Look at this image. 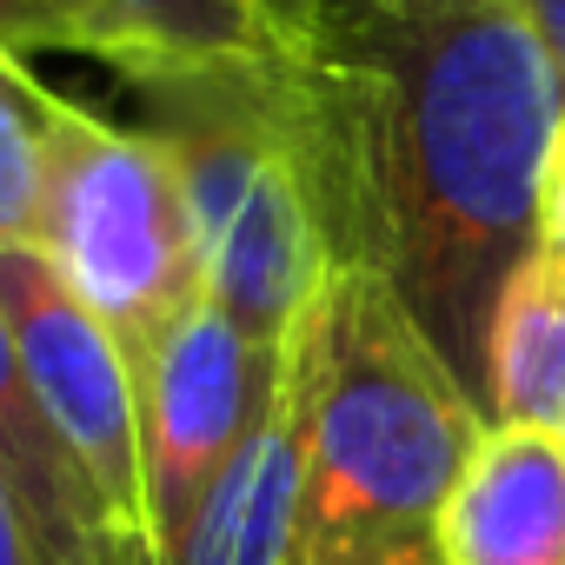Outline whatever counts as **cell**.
I'll use <instances>...</instances> for the list:
<instances>
[{"label": "cell", "instance_id": "cell-1", "mask_svg": "<svg viewBox=\"0 0 565 565\" xmlns=\"http://www.w3.org/2000/svg\"><path fill=\"white\" fill-rule=\"evenodd\" d=\"M333 266L399 294L486 406V340L539 253L565 74L519 0H333L279 54Z\"/></svg>", "mask_w": 565, "mask_h": 565}, {"label": "cell", "instance_id": "cell-2", "mask_svg": "<svg viewBox=\"0 0 565 565\" xmlns=\"http://www.w3.org/2000/svg\"><path fill=\"white\" fill-rule=\"evenodd\" d=\"M307 439V565H446V505L492 433L399 294L333 266L287 347Z\"/></svg>", "mask_w": 565, "mask_h": 565}, {"label": "cell", "instance_id": "cell-3", "mask_svg": "<svg viewBox=\"0 0 565 565\" xmlns=\"http://www.w3.org/2000/svg\"><path fill=\"white\" fill-rule=\"evenodd\" d=\"M180 186L206 300L259 347H294L333 253L300 167L279 61H206L127 81Z\"/></svg>", "mask_w": 565, "mask_h": 565}, {"label": "cell", "instance_id": "cell-4", "mask_svg": "<svg viewBox=\"0 0 565 565\" xmlns=\"http://www.w3.org/2000/svg\"><path fill=\"white\" fill-rule=\"evenodd\" d=\"M41 253L67 279V294L127 347V360H140L186 307L206 300L193 226L160 140L147 127L100 120L81 100L61 114Z\"/></svg>", "mask_w": 565, "mask_h": 565}, {"label": "cell", "instance_id": "cell-5", "mask_svg": "<svg viewBox=\"0 0 565 565\" xmlns=\"http://www.w3.org/2000/svg\"><path fill=\"white\" fill-rule=\"evenodd\" d=\"M0 313L14 327L28 386L54 426V439L74 452L114 525L153 558L147 532V466H140V380L127 347L67 294V279L47 266L41 246L0 253Z\"/></svg>", "mask_w": 565, "mask_h": 565}, {"label": "cell", "instance_id": "cell-6", "mask_svg": "<svg viewBox=\"0 0 565 565\" xmlns=\"http://www.w3.org/2000/svg\"><path fill=\"white\" fill-rule=\"evenodd\" d=\"M134 380H140L147 532H153V565H160V545L186 525L206 486L259 433L279 380H287V347L273 353L246 340L213 300H200L134 360Z\"/></svg>", "mask_w": 565, "mask_h": 565}, {"label": "cell", "instance_id": "cell-7", "mask_svg": "<svg viewBox=\"0 0 565 565\" xmlns=\"http://www.w3.org/2000/svg\"><path fill=\"white\" fill-rule=\"evenodd\" d=\"M160 565H307V439L294 360L259 433L160 545Z\"/></svg>", "mask_w": 565, "mask_h": 565}, {"label": "cell", "instance_id": "cell-8", "mask_svg": "<svg viewBox=\"0 0 565 565\" xmlns=\"http://www.w3.org/2000/svg\"><path fill=\"white\" fill-rule=\"evenodd\" d=\"M446 565H565V439L492 426L446 505Z\"/></svg>", "mask_w": 565, "mask_h": 565}, {"label": "cell", "instance_id": "cell-9", "mask_svg": "<svg viewBox=\"0 0 565 565\" xmlns=\"http://www.w3.org/2000/svg\"><path fill=\"white\" fill-rule=\"evenodd\" d=\"M486 419L565 439V273L532 253L492 313Z\"/></svg>", "mask_w": 565, "mask_h": 565}, {"label": "cell", "instance_id": "cell-10", "mask_svg": "<svg viewBox=\"0 0 565 565\" xmlns=\"http://www.w3.org/2000/svg\"><path fill=\"white\" fill-rule=\"evenodd\" d=\"M120 81L160 67H206V61H279L287 34L266 14V0H94Z\"/></svg>", "mask_w": 565, "mask_h": 565}, {"label": "cell", "instance_id": "cell-11", "mask_svg": "<svg viewBox=\"0 0 565 565\" xmlns=\"http://www.w3.org/2000/svg\"><path fill=\"white\" fill-rule=\"evenodd\" d=\"M61 114H67V94H54L34 74V61L0 47V253L41 246Z\"/></svg>", "mask_w": 565, "mask_h": 565}, {"label": "cell", "instance_id": "cell-12", "mask_svg": "<svg viewBox=\"0 0 565 565\" xmlns=\"http://www.w3.org/2000/svg\"><path fill=\"white\" fill-rule=\"evenodd\" d=\"M0 47H14L21 61L81 54V61L114 67V34L94 0H0Z\"/></svg>", "mask_w": 565, "mask_h": 565}, {"label": "cell", "instance_id": "cell-13", "mask_svg": "<svg viewBox=\"0 0 565 565\" xmlns=\"http://www.w3.org/2000/svg\"><path fill=\"white\" fill-rule=\"evenodd\" d=\"M539 253L565 273V120H558L552 160H545V186H539Z\"/></svg>", "mask_w": 565, "mask_h": 565}, {"label": "cell", "instance_id": "cell-14", "mask_svg": "<svg viewBox=\"0 0 565 565\" xmlns=\"http://www.w3.org/2000/svg\"><path fill=\"white\" fill-rule=\"evenodd\" d=\"M0 565H47V558H41V545H34L28 512H21V505H14V492H8V479H0Z\"/></svg>", "mask_w": 565, "mask_h": 565}, {"label": "cell", "instance_id": "cell-15", "mask_svg": "<svg viewBox=\"0 0 565 565\" xmlns=\"http://www.w3.org/2000/svg\"><path fill=\"white\" fill-rule=\"evenodd\" d=\"M519 8L532 14V28H539V41L552 47V61H558V74H565V0H519Z\"/></svg>", "mask_w": 565, "mask_h": 565}, {"label": "cell", "instance_id": "cell-16", "mask_svg": "<svg viewBox=\"0 0 565 565\" xmlns=\"http://www.w3.org/2000/svg\"><path fill=\"white\" fill-rule=\"evenodd\" d=\"M320 8H333V0H266V14L279 21V34H294V28H307Z\"/></svg>", "mask_w": 565, "mask_h": 565}]
</instances>
